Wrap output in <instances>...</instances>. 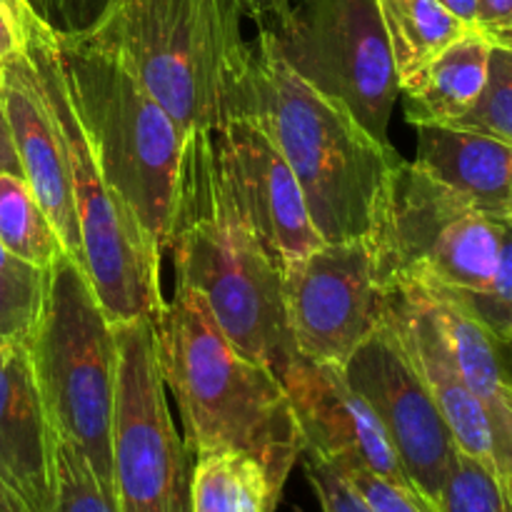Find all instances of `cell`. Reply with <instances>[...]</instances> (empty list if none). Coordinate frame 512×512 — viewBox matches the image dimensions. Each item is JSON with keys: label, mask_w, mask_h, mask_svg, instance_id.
<instances>
[{"label": "cell", "mask_w": 512, "mask_h": 512, "mask_svg": "<svg viewBox=\"0 0 512 512\" xmlns=\"http://www.w3.org/2000/svg\"><path fill=\"white\" fill-rule=\"evenodd\" d=\"M512 218L475 210L455 190L400 160L368 233L380 283H415L475 298L495 278Z\"/></svg>", "instance_id": "obj_8"}, {"label": "cell", "mask_w": 512, "mask_h": 512, "mask_svg": "<svg viewBox=\"0 0 512 512\" xmlns=\"http://www.w3.org/2000/svg\"><path fill=\"white\" fill-rule=\"evenodd\" d=\"M23 50L38 75L45 103L63 140L83 243V270L93 285L95 298L113 325L153 318L165 303L160 290L163 253L105 180L70 98L55 33L30 10V5L25 8Z\"/></svg>", "instance_id": "obj_7"}, {"label": "cell", "mask_w": 512, "mask_h": 512, "mask_svg": "<svg viewBox=\"0 0 512 512\" xmlns=\"http://www.w3.org/2000/svg\"><path fill=\"white\" fill-rule=\"evenodd\" d=\"M0 173H13L23 175L20 170L18 153H15L13 143V130H10L8 113H5V100H3V83H0Z\"/></svg>", "instance_id": "obj_34"}, {"label": "cell", "mask_w": 512, "mask_h": 512, "mask_svg": "<svg viewBox=\"0 0 512 512\" xmlns=\"http://www.w3.org/2000/svg\"><path fill=\"white\" fill-rule=\"evenodd\" d=\"M308 85L338 100L373 138L388 140L400 78L378 0H293L260 25Z\"/></svg>", "instance_id": "obj_9"}, {"label": "cell", "mask_w": 512, "mask_h": 512, "mask_svg": "<svg viewBox=\"0 0 512 512\" xmlns=\"http://www.w3.org/2000/svg\"><path fill=\"white\" fill-rule=\"evenodd\" d=\"M50 30L63 35H85L98 25L110 0H25Z\"/></svg>", "instance_id": "obj_30"}, {"label": "cell", "mask_w": 512, "mask_h": 512, "mask_svg": "<svg viewBox=\"0 0 512 512\" xmlns=\"http://www.w3.org/2000/svg\"><path fill=\"white\" fill-rule=\"evenodd\" d=\"M240 0H110L90 45L113 55L185 138L230 118L248 60Z\"/></svg>", "instance_id": "obj_4"}, {"label": "cell", "mask_w": 512, "mask_h": 512, "mask_svg": "<svg viewBox=\"0 0 512 512\" xmlns=\"http://www.w3.org/2000/svg\"><path fill=\"white\" fill-rule=\"evenodd\" d=\"M165 250L178 285L208 300L225 338L283 380L300 355L288 325L283 270L235 203L215 130L185 140Z\"/></svg>", "instance_id": "obj_2"}, {"label": "cell", "mask_w": 512, "mask_h": 512, "mask_svg": "<svg viewBox=\"0 0 512 512\" xmlns=\"http://www.w3.org/2000/svg\"><path fill=\"white\" fill-rule=\"evenodd\" d=\"M55 45L105 180L165 253L188 138L113 55L83 35L55 33Z\"/></svg>", "instance_id": "obj_5"}, {"label": "cell", "mask_w": 512, "mask_h": 512, "mask_svg": "<svg viewBox=\"0 0 512 512\" xmlns=\"http://www.w3.org/2000/svg\"><path fill=\"white\" fill-rule=\"evenodd\" d=\"M415 285V283H413ZM425 288V285H420ZM465 383L478 398L493 438V473L512 498V370L500 340L473 310L443 290L425 288Z\"/></svg>", "instance_id": "obj_18"}, {"label": "cell", "mask_w": 512, "mask_h": 512, "mask_svg": "<svg viewBox=\"0 0 512 512\" xmlns=\"http://www.w3.org/2000/svg\"><path fill=\"white\" fill-rule=\"evenodd\" d=\"M113 478L118 512H190L193 455L175 430L155 360L153 320L115 325Z\"/></svg>", "instance_id": "obj_10"}, {"label": "cell", "mask_w": 512, "mask_h": 512, "mask_svg": "<svg viewBox=\"0 0 512 512\" xmlns=\"http://www.w3.org/2000/svg\"><path fill=\"white\" fill-rule=\"evenodd\" d=\"M25 8V0H0V65L23 50Z\"/></svg>", "instance_id": "obj_33"}, {"label": "cell", "mask_w": 512, "mask_h": 512, "mask_svg": "<svg viewBox=\"0 0 512 512\" xmlns=\"http://www.w3.org/2000/svg\"><path fill=\"white\" fill-rule=\"evenodd\" d=\"M493 43L480 30H468L455 43L400 83L410 125H450L480 98L488 80Z\"/></svg>", "instance_id": "obj_20"}, {"label": "cell", "mask_w": 512, "mask_h": 512, "mask_svg": "<svg viewBox=\"0 0 512 512\" xmlns=\"http://www.w3.org/2000/svg\"><path fill=\"white\" fill-rule=\"evenodd\" d=\"M240 3H243L248 18L258 20V25H265L270 20L280 18L283 13H288L293 0H240Z\"/></svg>", "instance_id": "obj_35"}, {"label": "cell", "mask_w": 512, "mask_h": 512, "mask_svg": "<svg viewBox=\"0 0 512 512\" xmlns=\"http://www.w3.org/2000/svg\"><path fill=\"white\" fill-rule=\"evenodd\" d=\"M438 290V288H435ZM445 293V290H443ZM450 295V293H448ZM455 298V295H453ZM460 303L468 305L500 340L512 345V223L505 235L503 255H500L498 270H495V278L488 288L483 290L475 298H458Z\"/></svg>", "instance_id": "obj_28"}, {"label": "cell", "mask_w": 512, "mask_h": 512, "mask_svg": "<svg viewBox=\"0 0 512 512\" xmlns=\"http://www.w3.org/2000/svg\"><path fill=\"white\" fill-rule=\"evenodd\" d=\"M55 445L28 350L0 348V478L33 512L53 508Z\"/></svg>", "instance_id": "obj_17"}, {"label": "cell", "mask_w": 512, "mask_h": 512, "mask_svg": "<svg viewBox=\"0 0 512 512\" xmlns=\"http://www.w3.org/2000/svg\"><path fill=\"white\" fill-rule=\"evenodd\" d=\"M388 295L390 325L438 403L455 445L460 453L478 460L493 473V438L488 418L455 363L453 348L435 313L433 300L425 288L413 283L390 288Z\"/></svg>", "instance_id": "obj_16"}, {"label": "cell", "mask_w": 512, "mask_h": 512, "mask_svg": "<svg viewBox=\"0 0 512 512\" xmlns=\"http://www.w3.org/2000/svg\"><path fill=\"white\" fill-rule=\"evenodd\" d=\"M48 270L25 263L0 243V348L28 343L43 308Z\"/></svg>", "instance_id": "obj_24"}, {"label": "cell", "mask_w": 512, "mask_h": 512, "mask_svg": "<svg viewBox=\"0 0 512 512\" xmlns=\"http://www.w3.org/2000/svg\"><path fill=\"white\" fill-rule=\"evenodd\" d=\"M450 125L493 135L512 145V48L493 45L483 93L463 118Z\"/></svg>", "instance_id": "obj_25"}, {"label": "cell", "mask_w": 512, "mask_h": 512, "mask_svg": "<svg viewBox=\"0 0 512 512\" xmlns=\"http://www.w3.org/2000/svg\"><path fill=\"white\" fill-rule=\"evenodd\" d=\"M283 280L290 333L303 358L343 368L388 320L390 295L365 238L318 245Z\"/></svg>", "instance_id": "obj_11"}, {"label": "cell", "mask_w": 512, "mask_h": 512, "mask_svg": "<svg viewBox=\"0 0 512 512\" xmlns=\"http://www.w3.org/2000/svg\"><path fill=\"white\" fill-rule=\"evenodd\" d=\"M50 512H118L115 500L100 488L88 460L60 438L55 445V498Z\"/></svg>", "instance_id": "obj_27"}, {"label": "cell", "mask_w": 512, "mask_h": 512, "mask_svg": "<svg viewBox=\"0 0 512 512\" xmlns=\"http://www.w3.org/2000/svg\"><path fill=\"white\" fill-rule=\"evenodd\" d=\"M435 508L438 512H512V498L485 465L458 450Z\"/></svg>", "instance_id": "obj_26"}, {"label": "cell", "mask_w": 512, "mask_h": 512, "mask_svg": "<svg viewBox=\"0 0 512 512\" xmlns=\"http://www.w3.org/2000/svg\"><path fill=\"white\" fill-rule=\"evenodd\" d=\"M305 473H308L323 512H370L368 505L360 500V495L350 488L348 480L333 465L305 455Z\"/></svg>", "instance_id": "obj_31"}, {"label": "cell", "mask_w": 512, "mask_h": 512, "mask_svg": "<svg viewBox=\"0 0 512 512\" xmlns=\"http://www.w3.org/2000/svg\"><path fill=\"white\" fill-rule=\"evenodd\" d=\"M0 512H33L3 478H0Z\"/></svg>", "instance_id": "obj_36"}, {"label": "cell", "mask_w": 512, "mask_h": 512, "mask_svg": "<svg viewBox=\"0 0 512 512\" xmlns=\"http://www.w3.org/2000/svg\"><path fill=\"white\" fill-rule=\"evenodd\" d=\"M0 83H3L5 113L13 130L15 153L25 183L43 205L65 253L83 268V243H80L63 140L25 50L0 65Z\"/></svg>", "instance_id": "obj_15"}, {"label": "cell", "mask_w": 512, "mask_h": 512, "mask_svg": "<svg viewBox=\"0 0 512 512\" xmlns=\"http://www.w3.org/2000/svg\"><path fill=\"white\" fill-rule=\"evenodd\" d=\"M150 320L190 455L243 450L285 485L305 445L283 383L225 338L208 300L188 285H175Z\"/></svg>", "instance_id": "obj_3"}, {"label": "cell", "mask_w": 512, "mask_h": 512, "mask_svg": "<svg viewBox=\"0 0 512 512\" xmlns=\"http://www.w3.org/2000/svg\"><path fill=\"white\" fill-rule=\"evenodd\" d=\"M0 243L43 270L65 255L53 223L23 175L0 173Z\"/></svg>", "instance_id": "obj_23"}, {"label": "cell", "mask_w": 512, "mask_h": 512, "mask_svg": "<svg viewBox=\"0 0 512 512\" xmlns=\"http://www.w3.org/2000/svg\"><path fill=\"white\" fill-rule=\"evenodd\" d=\"M438 3L445 5L455 18H460L470 28H475V0H438Z\"/></svg>", "instance_id": "obj_37"}, {"label": "cell", "mask_w": 512, "mask_h": 512, "mask_svg": "<svg viewBox=\"0 0 512 512\" xmlns=\"http://www.w3.org/2000/svg\"><path fill=\"white\" fill-rule=\"evenodd\" d=\"M25 350L55 435L80 450L100 488L115 500L118 340L88 275L68 253L50 265L43 308Z\"/></svg>", "instance_id": "obj_6"}, {"label": "cell", "mask_w": 512, "mask_h": 512, "mask_svg": "<svg viewBox=\"0 0 512 512\" xmlns=\"http://www.w3.org/2000/svg\"><path fill=\"white\" fill-rule=\"evenodd\" d=\"M265 130L293 170L325 243L368 238L400 153L373 138L348 108L305 83L260 30L230 105Z\"/></svg>", "instance_id": "obj_1"}, {"label": "cell", "mask_w": 512, "mask_h": 512, "mask_svg": "<svg viewBox=\"0 0 512 512\" xmlns=\"http://www.w3.org/2000/svg\"><path fill=\"white\" fill-rule=\"evenodd\" d=\"M283 483L255 455L208 450L193 455L190 512H278Z\"/></svg>", "instance_id": "obj_21"}, {"label": "cell", "mask_w": 512, "mask_h": 512, "mask_svg": "<svg viewBox=\"0 0 512 512\" xmlns=\"http://www.w3.org/2000/svg\"><path fill=\"white\" fill-rule=\"evenodd\" d=\"M215 140L245 223L285 278L290 268L325 243L310 220L293 170L265 130L248 115L225 120L215 128Z\"/></svg>", "instance_id": "obj_13"}, {"label": "cell", "mask_w": 512, "mask_h": 512, "mask_svg": "<svg viewBox=\"0 0 512 512\" xmlns=\"http://www.w3.org/2000/svg\"><path fill=\"white\" fill-rule=\"evenodd\" d=\"M343 373L378 415L415 490L438 505L458 445L390 320L350 355Z\"/></svg>", "instance_id": "obj_12"}, {"label": "cell", "mask_w": 512, "mask_h": 512, "mask_svg": "<svg viewBox=\"0 0 512 512\" xmlns=\"http://www.w3.org/2000/svg\"><path fill=\"white\" fill-rule=\"evenodd\" d=\"M378 10L400 83L473 30L438 0H378Z\"/></svg>", "instance_id": "obj_22"}, {"label": "cell", "mask_w": 512, "mask_h": 512, "mask_svg": "<svg viewBox=\"0 0 512 512\" xmlns=\"http://www.w3.org/2000/svg\"><path fill=\"white\" fill-rule=\"evenodd\" d=\"M333 468L348 480L350 488L360 495L370 512H438V508L428 503L418 490L390 483L365 468H353V465H343V468L333 465Z\"/></svg>", "instance_id": "obj_29"}, {"label": "cell", "mask_w": 512, "mask_h": 512, "mask_svg": "<svg viewBox=\"0 0 512 512\" xmlns=\"http://www.w3.org/2000/svg\"><path fill=\"white\" fill-rule=\"evenodd\" d=\"M280 383L303 435V455L338 468H365L415 490L378 415L355 393L343 368L298 355Z\"/></svg>", "instance_id": "obj_14"}, {"label": "cell", "mask_w": 512, "mask_h": 512, "mask_svg": "<svg viewBox=\"0 0 512 512\" xmlns=\"http://www.w3.org/2000/svg\"><path fill=\"white\" fill-rule=\"evenodd\" d=\"M425 173L493 218H512V145L453 125H415Z\"/></svg>", "instance_id": "obj_19"}, {"label": "cell", "mask_w": 512, "mask_h": 512, "mask_svg": "<svg viewBox=\"0 0 512 512\" xmlns=\"http://www.w3.org/2000/svg\"><path fill=\"white\" fill-rule=\"evenodd\" d=\"M475 30L493 45L512 48V0H475Z\"/></svg>", "instance_id": "obj_32"}]
</instances>
